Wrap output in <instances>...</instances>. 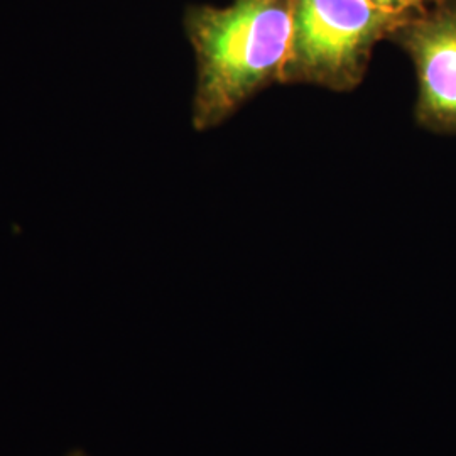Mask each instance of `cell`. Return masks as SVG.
<instances>
[{
  "mask_svg": "<svg viewBox=\"0 0 456 456\" xmlns=\"http://www.w3.org/2000/svg\"><path fill=\"white\" fill-rule=\"evenodd\" d=\"M195 49L191 122L210 131L259 92L279 83L293 33V0H233L196 7L186 19Z\"/></svg>",
  "mask_w": 456,
  "mask_h": 456,
  "instance_id": "6da1fadb",
  "label": "cell"
},
{
  "mask_svg": "<svg viewBox=\"0 0 456 456\" xmlns=\"http://www.w3.org/2000/svg\"><path fill=\"white\" fill-rule=\"evenodd\" d=\"M411 19L367 0H293V33L281 85L352 92L363 82L370 54Z\"/></svg>",
  "mask_w": 456,
  "mask_h": 456,
  "instance_id": "7a4b0ae2",
  "label": "cell"
},
{
  "mask_svg": "<svg viewBox=\"0 0 456 456\" xmlns=\"http://www.w3.org/2000/svg\"><path fill=\"white\" fill-rule=\"evenodd\" d=\"M408 53L418 80L414 117L435 134H456V0L412 17L392 36Z\"/></svg>",
  "mask_w": 456,
  "mask_h": 456,
  "instance_id": "3957f363",
  "label": "cell"
},
{
  "mask_svg": "<svg viewBox=\"0 0 456 456\" xmlns=\"http://www.w3.org/2000/svg\"><path fill=\"white\" fill-rule=\"evenodd\" d=\"M367 2L386 12L412 19L444 0H367Z\"/></svg>",
  "mask_w": 456,
  "mask_h": 456,
  "instance_id": "277c9868",
  "label": "cell"
},
{
  "mask_svg": "<svg viewBox=\"0 0 456 456\" xmlns=\"http://www.w3.org/2000/svg\"><path fill=\"white\" fill-rule=\"evenodd\" d=\"M68 456H86L83 453L82 450H75V452H71Z\"/></svg>",
  "mask_w": 456,
  "mask_h": 456,
  "instance_id": "5b68a950",
  "label": "cell"
}]
</instances>
